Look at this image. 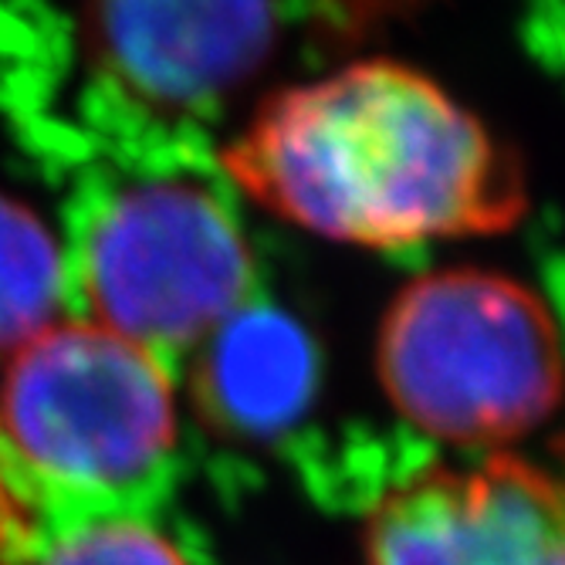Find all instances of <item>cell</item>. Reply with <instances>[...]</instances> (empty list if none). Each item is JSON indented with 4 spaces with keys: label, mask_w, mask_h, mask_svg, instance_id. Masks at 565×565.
Masks as SVG:
<instances>
[{
    "label": "cell",
    "mask_w": 565,
    "mask_h": 565,
    "mask_svg": "<svg viewBox=\"0 0 565 565\" xmlns=\"http://www.w3.org/2000/svg\"><path fill=\"white\" fill-rule=\"evenodd\" d=\"M250 278L237 221L214 190L190 180L113 190L78 237L75 285L92 322L167 363L247 305Z\"/></svg>",
    "instance_id": "4"
},
{
    "label": "cell",
    "mask_w": 565,
    "mask_h": 565,
    "mask_svg": "<svg viewBox=\"0 0 565 565\" xmlns=\"http://www.w3.org/2000/svg\"><path fill=\"white\" fill-rule=\"evenodd\" d=\"M224 170L281 221L363 247L494 234L525 211L519 160L484 122L383 58L278 92Z\"/></svg>",
    "instance_id": "1"
},
{
    "label": "cell",
    "mask_w": 565,
    "mask_h": 565,
    "mask_svg": "<svg viewBox=\"0 0 565 565\" xmlns=\"http://www.w3.org/2000/svg\"><path fill=\"white\" fill-rule=\"evenodd\" d=\"M38 565H186V558L149 522L116 519L51 539Z\"/></svg>",
    "instance_id": "9"
},
{
    "label": "cell",
    "mask_w": 565,
    "mask_h": 565,
    "mask_svg": "<svg viewBox=\"0 0 565 565\" xmlns=\"http://www.w3.org/2000/svg\"><path fill=\"white\" fill-rule=\"evenodd\" d=\"M0 447L44 542L142 519L177 450L170 363L92 319H58L8 355Z\"/></svg>",
    "instance_id": "2"
},
{
    "label": "cell",
    "mask_w": 565,
    "mask_h": 565,
    "mask_svg": "<svg viewBox=\"0 0 565 565\" xmlns=\"http://www.w3.org/2000/svg\"><path fill=\"white\" fill-rule=\"evenodd\" d=\"M72 268L51 227L0 193V355L18 352L62 319Z\"/></svg>",
    "instance_id": "8"
},
{
    "label": "cell",
    "mask_w": 565,
    "mask_h": 565,
    "mask_svg": "<svg viewBox=\"0 0 565 565\" xmlns=\"http://www.w3.org/2000/svg\"><path fill=\"white\" fill-rule=\"evenodd\" d=\"M193 352L200 417L231 437H278L308 414L319 393L316 339L271 305H241Z\"/></svg>",
    "instance_id": "7"
},
{
    "label": "cell",
    "mask_w": 565,
    "mask_h": 565,
    "mask_svg": "<svg viewBox=\"0 0 565 565\" xmlns=\"http://www.w3.org/2000/svg\"><path fill=\"white\" fill-rule=\"evenodd\" d=\"M278 34V0H92L98 75L152 113L217 106L258 72Z\"/></svg>",
    "instance_id": "6"
},
{
    "label": "cell",
    "mask_w": 565,
    "mask_h": 565,
    "mask_svg": "<svg viewBox=\"0 0 565 565\" xmlns=\"http://www.w3.org/2000/svg\"><path fill=\"white\" fill-rule=\"evenodd\" d=\"M376 373L403 420L465 447L532 434L565 396V352L545 301L484 268L399 288L380 322Z\"/></svg>",
    "instance_id": "3"
},
{
    "label": "cell",
    "mask_w": 565,
    "mask_h": 565,
    "mask_svg": "<svg viewBox=\"0 0 565 565\" xmlns=\"http://www.w3.org/2000/svg\"><path fill=\"white\" fill-rule=\"evenodd\" d=\"M44 545V529L0 447V565H38Z\"/></svg>",
    "instance_id": "10"
},
{
    "label": "cell",
    "mask_w": 565,
    "mask_h": 565,
    "mask_svg": "<svg viewBox=\"0 0 565 565\" xmlns=\"http://www.w3.org/2000/svg\"><path fill=\"white\" fill-rule=\"evenodd\" d=\"M363 555L366 565H565V478L504 454L430 468L376 504Z\"/></svg>",
    "instance_id": "5"
}]
</instances>
